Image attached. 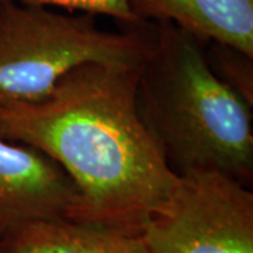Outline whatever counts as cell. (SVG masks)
Masks as SVG:
<instances>
[{
  "mask_svg": "<svg viewBox=\"0 0 253 253\" xmlns=\"http://www.w3.org/2000/svg\"><path fill=\"white\" fill-rule=\"evenodd\" d=\"M139 68L82 65L46 99L0 107V138L41 151L72 179L73 221L136 235L179 181L138 114Z\"/></svg>",
  "mask_w": 253,
  "mask_h": 253,
  "instance_id": "obj_1",
  "label": "cell"
},
{
  "mask_svg": "<svg viewBox=\"0 0 253 253\" xmlns=\"http://www.w3.org/2000/svg\"><path fill=\"white\" fill-rule=\"evenodd\" d=\"M154 24L155 46L136 82L148 134L179 176L218 170L251 183L253 106L214 73L206 42L169 21Z\"/></svg>",
  "mask_w": 253,
  "mask_h": 253,
  "instance_id": "obj_2",
  "label": "cell"
},
{
  "mask_svg": "<svg viewBox=\"0 0 253 253\" xmlns=\"http://www.w3.org/2000/svg\"><path fill=\"white\" fill-rule=\"evenodd\" d=\"M155 46V24L107 31L93 14L0 1V107L46 99L66 73L87 63L139 66Z\"/></svg>",
  "mask_w": 253,
  "mask_h": 253,
  "instance_id": "obj_3",
  "label": "cell"
},
{
  "mask_svg": "<svg viewBox=\"0 0 253 253\" xmlns=\"http://www.w3.org/2000/svg\"><path fill=\"white\" fill-rule=\"evenodd\" d=\"M141 238L149 253H253V193L218 170L180 174Z\"/></svg>",
  "mask_w": 253,
  "mask_h": 253,
  "instance_id": "obj_4",
  "label": "cell"
},
{
  "mask_svg": "<svg viewBox=\"0 0 253 253\" xmlns=\"http://www.w3.org/2000/svg\"><path fill=\"white\" fill-rule=\"evenodd\" d=\"M79 193L49 156L0 138V242L37 221L72 219Z\"/></svg>",
  "mask_w": 253,
  "mask_h": 253,
  "instance_id": "obj_5",
  "label": "cell"
},
{
  "mask_svg": "<svg viewBox=\"0 0 253 253\" xmlns=\"http://www.w3.org/2000/svg\"><path fill=\"white\" fill-rule=\"evenodd\" d=\"M131 9L139 23L169 21L253 56V0H131Z\"/></svg>",
  "mask_w": 253,
  "mask_h": 253,
  "instance_id": "obj_6",
  "label": "cell"
},
{
  "mask_svg": "<svg viewBox=\"0 0 253 253\" xmlns=\"http://www.w3.org/2000/svg\"><path fill=\"white\" fill-rule=\"evenodd\" d=\"M0 253H149L141 235L73 219L37 221L0 242Z\"/></svg>",
  "mask_w": 253,
  "mask_h": 253,
  "instance_id": "obj_7",
  "label": "cell"
},
{
  "mask_svg": "<svg viewBox=\"0 0 253 253\" xmlns=\"http://www.w3.org/2000/svg\"><path fill=\"white\" fill-rule=\"evenodd\" d=\"M206 55L218 78L253 106V56L219 42H210Z\"/></svg>",
  "mask_w": 253,
  "mask_h": 253,
  "instance_id": "obj_8",
  "label": "cell"
},
{
  "mask_svg": "<svg viewBox=\"0 0 253 253\" xmlns=\"http://www.w3.org/2000/svg\"><path fill=\"white\" fill-rule=\"evenodd\" d=\"M16 1L23 6L33 7H62L68 10H79L89 14H103L117 20L126 28L135 27L139 24L131 9V0H0Z\"/></svg>",
  "mask_w": 253,
  "mask_h": 253,
  "instance_id": "obj_9",
  "label": "cell"
}]
</instances>
